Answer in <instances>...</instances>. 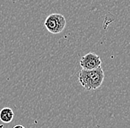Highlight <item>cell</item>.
Here are the masks:
<instances>
[{"instance_id":"obj_1","label":"cell","mask_w":130,"mask_h":128,"mask_svg":"<svg viewBox=\"0 0 130 128\" xmlns=\"http://www.w3.org/2000/svg\"><path fill=\"white\" fill-rule=\"evenodd\" d=\"M104 72L100 66L94 70H81L78 73V81L81 85L87 90H96L103 84Z\"/></svg>"},{"instance_id":"obj_2","label":"cell","mask_w":130,"mask_h":128,"mask_svg":"<svg viewBox=\"0 0 130 128\" xmlns=\"http://www.w3.org/2000/svg\"><path fill=\"white\" fill-rule=\"evenodd\" d=\"M66 24L65 17L61 13H52L49 15L44 21L45 27L53 34L62 32L64 30Z\"/></svg>"},{"instance_id":"obj_3","label":"cell","mask_w":130,"mask_h":128,"mask_svg":"<svg viewBox=\"0 0 130 128\" xmlns=\"http://www.w3.org/2000/svg\"><path fill=\"white\" fill-rule=\"evenodd\" d=\"M101 64L100 56L95 53L89 52L83 56L80 60V65L83 70H94Z\"/></svg>"},{"instance_id":"obj_4","label":"cell","mask_w":130,"mask_h":128,"mask_svg":"<svg viewBox=\"0 0 130 128\" xmlns=\"http://www.w3.org/2000/svg\"><path fill=\"white\" fill-rule=\"evenodd\" d=\"M14 117V112L10 107H4L0 110V121L3 123H10Z\"/></svg>"},{"instance_id":"obj_5","label":"cell","mask_w":130,"mask_h":128,"mask_svg":"<svg viewBox=\"0 0 130 128\" xmlns=\"http://www.w3.org/2000/svg\"><path fill=\"white\" fill-rule=\"evenodd\" d=\"M13 128H25L24 126H22V125H21V124H17L16 126H14Z\"/></svg>"}]
</instances>
